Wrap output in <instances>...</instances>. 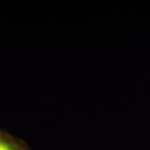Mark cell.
I'll return each mask as SVG.
<instances>
[{"instance_id":"cell-1","label":"cell","mask_w":150,"mask_h":150,"mask_svg":"<svg viewBox=\"0 0 150 150\" xmlns=\"http://www.w3.org/2000/svg\"><path fill=\"white\" fill-rule=\"evenodd\" d=\"M0 150H30L28 143L0 130Z\"/></svg>"}]
</instances>
